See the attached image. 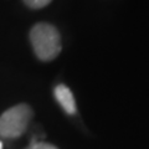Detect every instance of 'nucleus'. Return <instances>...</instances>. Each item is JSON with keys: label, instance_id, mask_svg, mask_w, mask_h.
I'll list each match as a JSON object with an SVG mask.
<instances>
[{"label": "nucleus", "instance_id": "1", "mask_svg": "<svg viewBox=\"0 0 149 149\" xmlns=\"http://www.w3.org/2000/svg\"><path fill=\"white\" fill-rule=\"evenodd\" d=\"M30 41L36 56L41 61H51L61 51V37L55 26L39 22L30 31Z\"/></svg>", "mask_w": 149, "mask_h": 149}, {"label": "nucleus", "instance_id": "2", "mask_svg": "<svg viewBox=\"0 0 149 149\" xmlns=\"http://www.w3.org/2000/svg\"><path fill=\"white\" fill-rule=\"evenodd\" d=\"M32 111L27 104H16L0 116V137L17 138L29 127Z\"/></svg>", "mask_w": 149, "mask_h": 149}, {"label": "nucleus", "instance_id": "3", "mask_svg": "<svg viewBox=\"0 0 149 149\" xmlns=\"http://www.w3.org/2000/svg\"><path fill=\"white\" fill-rule=\"evenodd\" d=\"M55 98L58 102V104L62 107V109L68 114H74L77 111L76 101H74L73 93L71 90L65 85H57L55 87Z\"/></svg>", "mask_w": 149, "mask_h": 149}, {"label": "nucleus", "instance_id": "4", "mask_svg": "<svg viewBox=\"0 0 149 149\" xmlns=\"http://www.w3.org/2000/svg\"><path fill=\"white\" fill-rule=\"evenodd\" d=\"M52 1V0H24V3L31 9H41Z\"/></svg>", "mask_w": 149, "mask_h": 149}, {"label": "nucleus", "instance_id": "5", "mask_svg": "<svg viewBox=\"0 0 149 149\" xmlns=\"http://www.w3.org/2000/svg\"><path fill=\"white\" fill-rule=\"evenodd\" d=\"M26 149H57L52 144L45 143V142H32Z\"/></svg>", "mask_w": 149, "mask_h": 149}, {"label": "nucleus", "instance_id": "6", "mask_svg": "<svg viewBox=\"0 0 149 149\" xmlns=\"http://www.w3.org/2000/svg\"><path fill=\"white\" fill-rule=\"evenodd\" d=\"M0 149H3V143L0 142Z\"/></svg>", "mask_w": 149, "mask_h": 149}]
</instances>
